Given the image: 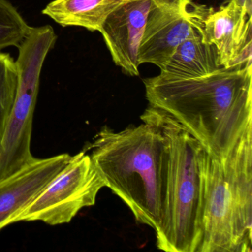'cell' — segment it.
Listing matches in <instances>:
<instances>
[{
  "mask_svg": "<svg viewBox=\"0 0 252 252\" xmlns=\"http://www.w3.org/2000/svg\"><path fill=\"white\" fill-rule=\"evenodd\" d=\"M71 156L67 153L36 158L0 181V231L14 223L17 217L64 167Z\"/></svg>",
  "mask_w": 252,
  "mask_h": 252,
  "instance_id": "10",
  "label": "cell"
},
{
  "mask_svg": "<svg viewBox=\"0 0 252 252\" xmlns=\"http://www.w3.org/2000/svg\"><path fill=\"white\" fill-rule=\"evenodd\" d=\"M105 187L87 152L71 156L67 164L14 220L42 221L50 225L70 222L83 208L94 206Z\"/></svg>",
  "mask_w": 252,
  "mask_h": 252,
  "instance_id": "5",
  "label": "cell"
},
{
  "mask_svg": "<svg viewBox=\"0 0 252 252\" xmlns=\"http://www.w3.org/2000/svg\"><path fill=\"white\" fill-rule=\"evenodd\" d=\"M144 122L115 132L103 126L84 151L104 181L139 223L160 227L167 176L168 147L154 125Z\"/></svg>",
  "mask_w": 252,
  "mask_h": 252,
  "instance_id": "2",
  "label": "cell"
},
{
  "mask_svg": "<svg viewBox=\"0 0 252 252\" xmlns=\"http://www.w3.org/2000/svg\"><path fill=\"white\" fill-rule=\"evenodd\" d=\"M220 68L216 48L205 40L201 29L185 39L160 67L162 74L181 78L205 76Z\"/></svg>",
  "mask_w": 252,
  "mask_h": 252,
  "instance_id": "12",
  "label": "cell"
},
{
  "mask_svg": "<svg viewBox=\"0 0 252 252\" xmlns=\"http://www.w3.org/2000/svg\"><path fill=\"white\" fill-rule=\"evenodd\" d=\"M18 74L14 59L0 51V142L17 94Z\"/></svg>",
  "mask_w": 252,
  "mask_h": 252,
  "instance_id": "14",
  "label": "cell"
},
{
  "mask_svg": "<svg viewBox=\"0 0 252 252\" xmlns=\"http://www.w3.org/2000/svg\"><path fill=\"white\" fill-rule=\"evenodd\" d=\"M204 6L191 3L185 9H174L153 3L147 17L138 50V63L160 68L178 46L200 29Z\"/></svg>",
  "mask_w": 252,
  "mask_h": 252,
  "instance_id": "8",
  "label": "cell"
},
{
  "mask_svg": "<svg viewBox=\"0 0 252 252\" xmlns=\"http://www.w3.org/2000/svg\"><path fill=\"white\" fill-rule=\"evenodd\" d=\"M31 29L11 2L0 0V51L8 47H18Z\"/></svg>",
  "mask_w": 252,
  "mask_h": 252,
  "instance_id": "15",
  "label": "cell"
},
{
  "mask_svg": "<svg viewBox=\"0 0 252 252\" xmlns=\"http://www.w3.org/2000/svg\"><path fill=\"white\" fill-rule=\"evenodd\" d=\"M122 0H54L42 11L63 27L99 32L103 22Z\"/></svg>",
  "mask_w": 252,
  "mask_h": 252,
  "instance_id": "13",
  "label": "cell"
},
{
  "mask_svg": "<svg viewBox=\"0 0 252 252\" xmlns=\"http://www.w3.org/2000/svg\"><path fill=\"white\" fill-rule=\"evenodd\" d=\"M56 41L57 35L51 26L32 27L18 46L17 94L0 142V181L35 158L31 150L33 113L42 67Z\"/></svg>",
  "mask_w": 252,
  "mask_h": 252,
  "instance_id": "4",
  "label": "cell"
},
{
  "mask_svg": "<svg viewBox=\"0 0 252 252\" xmlns=\"http://www.w3.org/2000/svg\"><path fill=\"white\" fill-rule=\"evenodd\" d=\"M203 196L197 252H241L237 209L222 161L205 150L201 160Z\"/></svg>",
  "mask_w": 252,
  "mask_h": 252,
  "instance_id": "6",
  "label": "cell"
},
{
  "mask_svg": "<svg viewBox=\"0 0 252 252\" xmlns=\"http://www.w3.org/2000/svg\"><path fill=\"white\" fill-rule=\"evenodd\" d=\"M141 119L160 130L168 147L163 217L156 231L158 249L167 252H197L200 242L201 160L204 147L163 110L150 106Z\"/></svg>",
  "mask_w": 252,
  "mask_h": 252,
  "instance_id": "3",
  "label": "cell"
},
{
  "mask_svg": "<svg viewBox=\"0 0 252 252\" xmlns=\"http://www.w3.org/2000/svg\"><path fill=\"white\" fill-rule=\"evenodd\" d=\"M221 161L235 201L242 252H252V130L246 132Z\"/></svg>",
  "mask_w": 252,
  "mask_h": 252,
  "instance_id": "11",
  "label": "cell"
},
{
  "mask_svg": "<svg viewBox=\"0 0 252 252\" xmlns=\"http://www.w3.org/2000/svg\"><path fill=\"white\" fill-rule=\"evenodd\" d=\"M240 5H245L249 13H252V0H236Z\"/></svg>",
  "mask_w": 252,
  "mask_h": 252,
  "instance_id": "17",
  "label": "cell"
},
{
  "mask_svg": "<svg viewBox=\"0 0 252 252\" xmlns=\"http://www.w3.org/2000/svg\"><path fill=\"white\" fill-rule=\"evenodd\" d=\"M153 2L159 6L174 9H185L192 3L191 0H153Z\"/></svg>",
  "mask_w": 252,
  "mask_h": 252,
  "instance_id": "16",
  "label": "cell"
},
{
  "mask_svg": "<svg viewBox=\"0 0 252 252\" xmlns=\"http://www.w3.org/2000/svg\"><path fill=\"white\" fill-rule=\"evenodd\" d=\"M153 0H122L99 29L116 65L127 75H139L138 50Z\"/></svg>",
  "mask_w": 252,
  "mask_h": 252,
  "instance_id": "9",
  "label": "cell"
},
{
  "mask_svg": "<svg viewBox=\"0 0 252 252\" xmlns=\"http://www.w3.org/2000/svg\"><path fill=\"white\" fill-rule=\"evenodd\" d=\"M252 63L197 77L144 79L150 106L181 124L220 160L252 130Z\"/></svg>",
  "mask_w": 252,
  "mask_h": 252,
  "instance_id": "1",
  "label": "cell"
},
{
  "mask_svg": "<svg viewBox=\"0 0 252 252\" xmlns=\"http://www.w3.org/2000/svg\"><path fill=\"white\" fill-rule=\"evenodd\" d=\"M200 29L206 42L218 52L224 68L252 63V14L236 0H228L218 10L203 8Z\"/></svg>",
  "mask_w": 252,
  "mask_h": 252,
  "instance_id": "7",
  "label": "cell"
}]
</instances>
